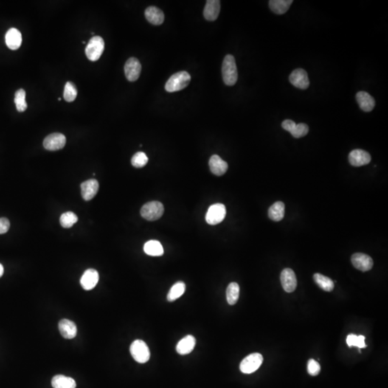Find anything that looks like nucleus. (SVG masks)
Returning <instances> with one entry per match:
<instances>
[{
    "instance_id": "f257e3e1",
    "label": "nucleus",
    "mask_w": 388,
    "mask_h": 388,
    "mask_svg": "<svg viewBox=\"0 0 388 388\" xmlns=\"http://www.w3.org/2000/svg\"><path fill=\"white\" fill-rule=\"evenodd\" d=\"M222 77L223 82L227 86L235 84L238 79L235 59L232 55H226L222 63Z\"/></svg>"
},
{
    "instance_id": "f03ea898",
    "label": "nucleus",
    "mask_w": 388,
    "mask_h": 388,
    "mask_svg": "<svg viewBox=\"0 0 388 388\" xmlns=\"http://www.w3.org/2000/svg\"><path fill=\"white\" fill-rule=\"evenodd\" d=\"M191 82V76L186 71L175 73L166 82L165 88L167 92H175L181 91L189 86Z\"/></svg>"
},
{
    "instance_id": "7ed1b4c3",
    "label": "nucleus",
    "mask_w": 388,
    "mask_h": 388,
    "mask_svg": "<svg viewBox=\"0 0 388 388\" xmlns=\"http://www.w3.org/2000/svg\"><path fill=\"white\" fill-rule=\"evenodd\" d=\"M130 354L137 362L144 364L149 361L150 352L145 341L137 339L130 345Z\"/></svg>"
},
{
    "instance_id": "20e7f679",
    "label": "nucleus",
    "mask_w": 388,
    "mask_h": 388,
    "mask_svg": "<svg viewBox=\"0 0 388 388\" xmlns=\"http://www.w3.org/2000/svg\"><path fill=\"white\" fill-rule=\"evenodd\" d=\"M105 50V41L100 36H94L88 41L85 49L86 57L91 61H97L102 56Z\"/></svg>"
},
{
    "instance_id": "39448f33",
    "label": "nucleus",
    "mask_w": 388,
    "mask_h": 388,
    "mask_svg": "<svg viewBox=\"0 0 388 388\" xmlns=\"http://www.w3.org/2000/svg\"><path fill=\"white\" fill-rule=\"evenodd\" d=\"M164 213V206L159 201H150L142 206L141 216L147 221L159 220Z\"/></svg>"
},
{
    "instance_id": "423d86ee",
    "label": "nucleus",
    "mask_w": 388,
    "mask_h": 388,
    "mask_svg": "<svg viewBox=\"0 0 388 388\" xmlns=\"http://www.w3.org/2000/svg\"><path fill=\"white\" fill-rule=\"evenodd\" d=\"M263 361V357L259 353L248 355L240 363V371L244 374H252L260 368Z\"/></svg>"
},
{
    "instance_id": "0eeeda50",
    "label": "nucleus",
    "mask_w": 388,
    "mask_h": 388,
    "mask_svg": "<svg viewBox=\"0 0 388 388\" xmlns=\"http://www.w3.org/2000/svg\"><path fill=\"white\" fill-rule=\"evenodd\" d=\"M226 207L222 204L212 205L208 209L206 214V222L210 225H216L221 223L226 217Z\"/></svg>"
},
{
    "instance_id": "6e6552de",
    "label": "nucleus",
    "mask_w": 388,
    "mask_h": 388,
    "mask_svg": "<svg viewBox=\"0 0 388 388\" xmlns=\"http://www.w3.org/2000/svg\"><path fill=\"white\" fill-rule=\"evenodd\" d=\"M66 138L64 135L60 133H53L45 138L43 146L46 150L55 151L63 148L66 145Z\"/></svg>"
},
{
    "instance_id": "1a4fd4ad",
    "label": "nucleus",
    "mask_w": 388,
    "mask_h": 388,
    "mask_svg": "<svg viewBox=\"0 0 388 388\" xmlns=\"http://www.w3.org/2000/svg\"><path fill=\"white\" fill-rule=\"evenodd\" d=\"M282 127L286 131L289 132L295 138H301L306 136L309 131L308 125L304 123L296 125L291 119H285L282 122Z\"/></svg>"
},
{
    "instance_id": "9d476101",
    "label": "nucleus",
    "mask_w": 388,
    "mask_h": 388,
    "mask_svg": "<svg viewBox=\"0 0 388 388\" xmlns=\"http://www.w3.org/2000/svg\"><path fill=\"white\" fill-rule=\"evenodd\" d=\"M291 84L300 89H306L309 86V79L305 70L297 68L291 73L289 77Z\"/></svg>"
},
{
    "instance_id": "9b49d317",
    "label": "nucleus",
    "mask_w": 388,
    "mask_h": 388,
    "mask_svg": "<svg viewBox=\"0 0 388 388\" xmlns=\"http://www.w3.org/2000/svg\"><path fill=\"white\" fill-rule=\"evenodd\" d=\"M142 71L140 62L136 58H130L127 60L125 65V74L127 80L136 82L139 79Z\"/></svg>"
},
{
    "instance_id": "f8f14e48",
    "label": "nucleus",
    "mask_w": 388,
    "mask_h": 388,
    "mask_svg": "<svg viewBox=\"0 0 388 388\" xmlns=\"http://www.w3.org/2000/svg\"><path fill=\"white\" fill-rule=\"evenodd\" d=\"M351 260L354 267L360 271H369L373 267L374 262L372 259L364 253H355L352 256Z\"/></svg>"
},
{
    "instance_id": "ddd939ff",
    "label": "nucleus",
    "mask_w": 388,
    "mask_h": 388,
    "mask_svg": "<svg viewBox=\"0 0 388 388\" xmlns=\"http://www.w3.org/2000/svg\"><path fill=\"white\" fill-rule=\"evenodd\" d=\"M280 282L284 291L292 293L297 287V278L293 270L285 268L280 274Z\"/></svg>"
},
{
    "instance_id": "4468645a",
    "label": "nucleus",
    "mask_w": 388,
    "mask_h": 388,
    "mask_svg": "<svg viewBox=\"0 0 388 388\" xmlns=\"http://www.w3.org/2000/svg\"><path fill=\"white\" fill-rule=\"evenodd\" d=\"M349 161L355 167L367 165L371 161V156L367 152L360 149L352 150L349 155Z\"/></svg>"
},
{
    "instance_id": "2eb2a0df",
    "label": "nucleus",
    "mask_w": 388,
    "mask_h": 388,
    "mask_svg": "<svg viewBox=\"0 0 388 388\" xmlns=\"http://www.w3.org/2000/svg\"><path fill=\"white\" fill-rule=\"evenodd\" d=\"M99 273L96 270H86L81 278V285L86 291H90L95 288L99 282Z\"/></svg>"
},
{
    "instance_id": "dca6fc26",
    "label": "nucleus",
    "mask_w": 388,
    "mask_h": 388,
    "mask_svg": "<svg viewBox=\"0 0 388 388\" xmlns=\"http://www.w3.org/2000/svg\"><path fill=\"white\" fill-rule=\"evenodd\" d=\"M99 182L95 179H89L81 185L82 198L85 201H90L97 195L99 191Z\"/></svg>"
},
{
    "instance_id": "f3484780",
    "label": "nucleus",
    "mask_w": 388,
    "mask_h": 388,
    "mask_svg": "<svg viewBox=\"0 0 388 388\" xmlns=\"http://www.w3.org/2000/svg\"><path fill=\"white\" fill-rule=\"evenodd\" d=\"M58 330L63 338L72 339L77 335V327L74 321L62 319L58 324Z\"/></svg>"
},
{
    "instance_id": "a211bd4d",
    "label": "nucleus",
    "mask_w": 388,
    "mask_h": 388,
    "mask_svg": "<svg viewBox=\"0 0 388 388\" xmlns=\"http://www.w3.org/2000/svg\"><path fill=\"white\" fill-rule=\"evenodd\" d=\"M209 165L212 173L217 176H221V175L224 174L228 169L227 163L223 161L217 155H214L211 157Z\"/></svg>"
},
{
    "instance_id": "6ab92c4d",
    "label": "nucleus",
    "mask_w": 388,
    "mask_h": 388,
    "mask_svg": "<svg viewBox=\"0 0 388 388\" xmlns=\"http://www.w3.org/2000/svg\"><path fill=\"white\" fill-rule=\"evenodd\" d=\"M220 1L219 0H208L204 7V16L205 19L209 21H214L218 18L220 15Z\"/></svg>"
},
{
    "instance_id": "aec40b11",
    "label": "nucleus",
    "mask_w": 388,
    "mask_h": 388,
    "mask_svg": "<svg viewBox=\"0 0 388 388\" xmlns=\"http://www.w3.org/2000/svg\"><path fill=\"white\" fill-rule=\"evenodd\" d=\"M195 339L192 335H187L178 341L176 345V352L180 355L190 354L195 348Z\"/></svg>"
},
{
    "instance_id": "412c9836",
    "label": "nucleus",
    "mask_w": 388,
    "mask_h": 388,
    "mask_svg": "<svg viewBox=\"0 0 388 388\" xmlns=\"http://www.w3.org/2000/svg\"><path fill=\"white\" fill-rule=\"evenodd\" d=\"M356 99L360 109L365 112L372 111L375 106L374 98L365 91H360L357 94Z\"/></svg>"
},
{
    "instance_id": "4be33fe9",
    "label": "nucleus",
    "mask_w": 388,
    "mask_h": 388,
    "mask_svg": "<svg viewBox=\"0 0 388 388\" xmlns=\"http://www.w3.org/2000/svg\"><path fill=\"white\" fill-rule=\"evenodd\" d=\"M145 15L147 21L154 26L163 24L165 19L164 12L154 6L147 7L145 10Z\"/></svg>"
},
{
    "instance_id": "5701e85b",
    "label": "nucleus",
    "mask_w": 388,
    "mask_h": 388,
    "mask_svg": "<svg viewBox=\"0 0 388 388\" xmlns=\"http://www.w3.org/2000/svg\"><path fill=\"white\" fill-rule=\"evenodd\" d=\"M7 47L11 50H18L22 44V34L18 29L10 28L5 35Z\"/></svg>"
},
{
    "instance_id": "b1692460",
    "label": "nucleus",
    "mask_w": 388,
    "mask_h": 388,
    "mask_svg": "<svg viewBox=\"0 0 388 388\" xmlns=\"http://www.w3.org/2000/svg\"><path fill=\"white\" fill-rule=\"evenodd\" d=\"M51 384L54 388H77V383L74 379L62 375L54 376L51 381Z\"/></svg>"
},
{
    "instance_id": "393cba45",
    "label": "nucleus",
    "mask_w": 388,
    "mask_h": 388,
    "mask_svg": "<svg viewBox=\"0 0 388 388\" xmlns=\"http://www.w3.org/2000/svg\"><path fill=\"white\" fill-rule=\"evenodd\" d=\"M285 215V204L282 201H277L272 205L268 210V216L274 222H280Z\"/></svg>"
},
{
    "instance_id": "a878e982",
    "label": "nucleus",
    "mask_w": 388,
    "mask_h": 388,
    "mask_svg": "<svg viewBox=\"0 0 388 388\" xmlns=\"http://www.w3.org/2000/svg\"><path fill=\"white\" fill-rule=\"evenodd\" d=\"M144 252L150 256L159 257L164 254V249L160 242L150 240L144 245Z\"/></svg>"
},
{
    "instance_id": "bb28decb",
    "label": "nucleus",
    "mask_w": 388,
    "mask_h": 388,
    "mask_svg": "<svg viewBox=\"0 0 388 388\" xmlns=\"http://www.w3.org/2000/svg\"><path fill=\"white\" fill-rule=\"evenodd\" d=\"M292 3V0H271L269 1V6L274 13L282 15L288 10Z\"/></svg>"
},
{
    "instance_id": "cd10ccee",
    "label": "nucleus",
    "mask_w": 388,
    "mask_h": 388,
    "mask_svg": "<svg viewBox=\"0 0 388 388\" xmlns=\"http://www.w3.org/2000/svg\"><path fill=\"white\" fill-rule=\"evenodd\" d=\"M186 291V284L182 281L177 282L170 288L167 293V300L169 302H173L184 294Z\"/></svg>"
},
{
    "instance_id": "c85d7f7f",
    "label": "nucleus",
    "mask_w": 388,
    "mask_h": 388,
    "mask_svg": "<svg viewBox=\"0 0 388 388\" xmlns=\"http://www.w3.org/2000/svg\"><path fill=\"white\" fill-rule=\"evenodd\" d=\"M240 285L237 282H231L226 288V301L229 305L237 304L240 297Z\"/></svg>"
},
{
    "instance_id": "c756f323",
    "label": "nucleus",
    "mask_w": 388,
    "mask_h": 388,
    "mask_svg": "<svg viewBox=\"0 0 388 388\" xmlns=\"http://www.w3.org/2000/svg\"><path fill=\"white\" fill-rule=\"evenodd\" d=\"M314 281L319 285L321 289L324 291L331 292L333 291L334 288V284L333 280L327 276H323L320 273H316L313 276Z\"/></svg>"
},
{
    "instance_id": "7c9ffc66",
    "label": "nucleus",
    "mask_w": 388,
    "mask_h": 388,
    "mask_svg": "<svg viewBox=\"0 0 388 388\" xmlns=\"http://www.w3.org/2000/svg\"><path fill=\"white\" fill-rule=\"evenodd\" d=\"M26 93L23 88H20L15 93V103L17 110L19 112L26 111L28 108L27 102L26 101Z\"/></svg>"
},
{
    "instance_id": "2f4dec72",
    "label": "nucleus",
    "mask_w": 388,
    "mask_h": 388,
    "mask_svg": "<svg viewBox=\"0 0 388 388\" xmlns=\"http://www.w3.org/2000/svg\"><path fill=\"white\" fill-rule=\"evenodd\" d=\"M77 214L72 212H68L63 213L60 216V223L63 228H71L78 222Z\"/></svg>"
},
{
    "instance_id": "473e14b6",
    "label": "nucleus",
    "mask_w": 388,
    "mask_h": 388,
    "mask_svg": "<svg viewBox=\"0 0 388 388\" xmlns=\"http://www.w3.org/2000/svg\"><path fill=\"white\" fill-rule=\"evenodd\" d=\"M78 91L77 86L73 82H68L65 85L63 97L68 102H72L77 97Z\"/></svg>"
},
{
    "instance_id": "72a5a7b5",
    "label": "nucleus",
    "mask_w": 388,
    "mask_h": 388,
    "mask_svg": "<svg viewBox=\"0 0 388 388\" xmlns=\"http://www.w3.org/2000/svg\"><path fill=\"white\" fill-rule=\"evenodd\" d=\"M148 162V158L143 152H138L133 155L131 160L132 165L134 167L140 168L144 167Z\"/></svg>"
},
{
    "instance_id": "f704fd0d",
    "label": "nucleus",
    "mask_w": 388,
    "mask_h": 388,
    "mask_svg": "<svg viewBox=\"0 0 388 388\" xmlns=\"http://www.w3.org/2000/svg\"><path fill=\"white\" fill-rule=\"evenodd\" d=\"M308 372L311 376H316L321 371V366L316 360L310 359L308 361Z\"/></svg>"
},
{
    "instance_id": "c9c22d12",
    "label": "nucleus",
    "mask_w": 388,
    "mask_h": 388,
    "mask_svg": "<svg viewBox=\"0 0 388 388\" xmlns=\"http://www.w3.org/2000/svg\"><path fill=\"white\" fill-rule=\"evenodd\" d=\"M10 227V221L5 217L0 218V234H5L8 232Z\"/></svg>"
},
{
    "instance_id": "e433bc0d",
    "label": "nucleus",
    "mask_w": 388,
    "mask_h": 388,
    "mask_svg": "<svg viewBox=\"0 0 388 388\" xmlns=\"http://www.w3.org/2000/svg\"><path fill=\"white\" fill-rule=\"evenodd\" d=\"M357 342H358V336L355 334H349L347 338V343L349 347H357Z\"/></svg>"
},
{
    "instance_id": "4c0bfd02",
    "label": "nucleus",
    "mask_w": 388,
    "mask_h": 388,
    "mask_svg": "<svg viewBox=\"0 0 388 388\" xmlns=\"http://www.w3.org/2000/svg\"><path fill=\"white\" fill-rule=\"evenodd\" d=\"M365 337L362 335H360V336H358V342H357V347L358 348L361 349V348H365L367 347L366 345L365 341Z\"/></svg>"
},
{
    "instance_id": "58836bf2",
    "label": "nucleus",
    "mask_w": 388,
    "mask_h": 388,
    "mask_svg": "<svg viewBox=\"0 0 388 388\" xmlns=\"http://www.w3.org/2000/svg\"><path fill=\"white\" fill-rule=\"evenodd\" d=\"M3 273H4V268H3L2 265L0 263V277L3 276Z\"/></svg>"
}]
</instances>
